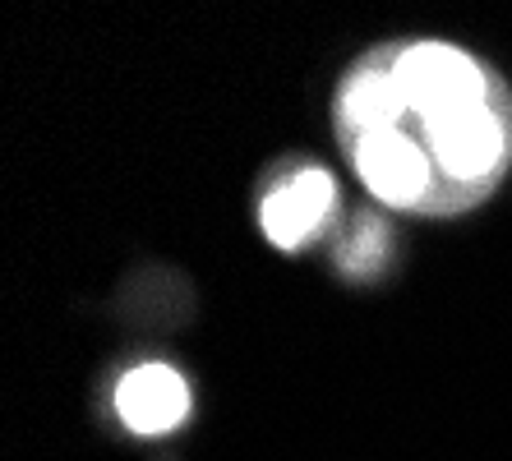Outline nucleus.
<instances>
[{"label":"nucleus","instance_id":"obj_1","mask_svg":"<svg viewBox=\"0 0 512 461\" xmlns=\"http://www.w3.org/2000/svg\"><path fill=\"white\" fill-rule=\"evenodd\" d=\"M333 125L360 185L397 213L462 217L512 171V88L453 42H388L342 74Z\"/></svg>","mask_w":512,"mask_h":461},{"label":"nucleus","instance_id":"obj_3","mask_svg":"<svg viewBox=\"0 0 512 461\" xmlns=\"http://www.w3.org/2000/svg\"><path fill=\"white\" fill-rule=\"evenodd\" d=\"M116 415L134 434H171L190 415V383L180 379V369L162 365V360H148V365L130 369L120 379Z\"/></svg>","mask_w":512,"mask_h":461},{"label":"nucleus","instance_id":"obj_2","mask_svg":"<svg viewBox=\"0 0 512 461\" xmlns=\"http://www.w3.org/2000/svg\"><path fill=\"white\" fill-rule=\"evenodd\" d=\"M337 222V180L314 162H296L268 180L259 199V226L277 249H305Z\"/></svg>","mask_w":512,"mask_h":461},{"label":"nucleus","instance_id":"obj_4","mask_svg":"<svg viewBox=\"0 0 512 461\" xmlns=\"http://www.w3.org/2000/svg\"><path fill=\"white\" fill-rule=\"evenodd\" d=\"M388 254H393V240H388V226L374 213L356 217L351 231L342 236V245H337V263H342V272H351V277H374V272H383Z\"/></svg>","mask_w":512,"mask_h":461}]
</instances>
